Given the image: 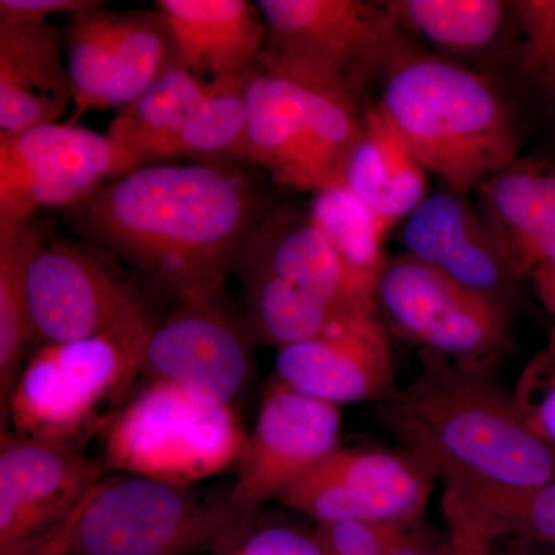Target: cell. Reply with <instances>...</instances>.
I'll list each match as a JSON object with an SVG mask.
<instances>
[{
	"mask_svg": "<svg viewBox=\"0 0 555 555\" xmlns=\"http://www.w3.org/2000/svg\"><path fill=\"white\" fill-rule=\"evenodd\" d=\"M246 141L243 160L268 170L273 181L292 189L309 124L305 83L255 65L244 82Z\"/></svg>",
	"mask_w": 555,
	"mask_h": 555,
	"instance_id": "21",
	"label": "cell"
},
{
	"mask_svg": "<svg viewBox=\"0 0 555 555\" xmlns=\"http://www.w3.org/2000/svg\"><path fill=\"white\" fill-rule=\"evenodd\" d=\"M177 65L203 82L238 79L257 65L264 49L266 25L248 0H158Z\"/></svg>",
	"mask_w": 555,
	"mask_h": 555,
	"instance_id": "18",
	"label": "cell"
},
{
	"mask_svg": "<svg viewBox=\"0 0 555 555\" xmlns=\"http://www.w3.org/2000/svg\"><path fill=\"white\" fill-rule=\"evenodd\" d=\"M418 377L387 401L404 448L443 481L444 509H465L555 480V448L532 429L492 367L420 352Z\"/></svg>",
	"mask_w": 555,
	"mask_h": 555,
	"instance_id": "2",
	"label": "cell"
},
{
	"mask_svg": "<svg viewBox=\"0 0 555 555\" xmlns=\"http://www.w3.org/2000/svg\"><path fill=\"white\" fill-rule=\"evenodd\" d=\"M218 555H324L315 532L291 526H272L251 532L235 546Z\"/></svg>",
	"mask_w": 555,
	"mask_h": 555,
	"instance_id": "34",
	"label": "cell"
},
{
	"mask_svg": "<svg viewBox=\"0 0 555 555\" xmlns=\"http://www.w3.org/2000/svg\"><path fill=\"white\" fill-rule=\"evenodd\" d=\"M385 326L420 352L494 367L513 350V309L408 254L387 257L375 287Z\"/></svg>",
	"mask_w": 555,
	"mask_h": 555,
	"instance_id": "8",
	"label": "cell"
},
{
	"mask_svg": "<svg viewBox=\"0 0 555 555\" xmlns=\"http://www.w3.org/2000/svg\"><path fill=\"white\" fill-rule=\"evenodd\" d=\"M379 555H455L449 535L438 534L422 521L412 526L396 545Z\"/></svg>",
	"mask_w": 555,
	"mask_h": 555,
	"instance_id": "36",
	"label": "cell"
},
{
	"mask_svg": "<svg viewBox=\"0 0 555 555\" xmlns=\"http://www.w3.org/2000/svg\"><path fill=\"white\" fill-rule=\"evenodd\" d=\"M437 476L411 449H337L278 499L281 505L337 521H418Z\"/></svg>",
	"mask_w": 555,
	"mask_h": 555,
	"instance_id": "11",
	"label": "cell"
},
{
	"mask_svg": "<svg viewBox=\"0 0 555 555\" xmlns=\"http://www.w3.org/2000/svg\"><path fill=\"white\" fill-rule=\"evenodd\" d=\"M418 521H337L318 524L313 532L324 555H379Z\"/></svg>",
	"mask_w": 555,
	"mask_h": 555,
	"instance_id": "33",
	"label": "cell"
},
{
	"mask_svg": "<svg viewBox=\"0 0 555 555\" xmlns=\"http://www.w3.org/2000/svg\"><path fill=\"white\" fill-rule=\"evenodd\" d=\"M243 262L283 278L345 315L377 310L375 292L353 275L309 215L278 208Z\"/></svg>",
	"mask_w": 555,
	"mask_h": 555,
	"instance_id": "20",
	"label": "cell"
},
{
	"mask_svg": "<svg viewBox=\"0 0 555 555\" xmlns=\"http://www.w3.org/2000/svg\"><path fill=\"white\" fill-rule=\"evenodd\" d=\"M382 86L383 118L440 182L476 192L520 158L513 107L488 76L411 43Z\"/></svg>",
	"mask_w": 555,
	"mask_h": 555,
	"instance_id": "3",
	"label": "cell"
},
{
	"mask_svg": "<svg viewBox=\"0 0 555 555\" xmlns=\"http://www.w3.org/2000/svg\"><path fill=\"white\" fill-rule=\"evenodd\" d=\"M278 210L228 160L152 164L69 208L78 240L177 298H224L248 248Z\"/></svg>",
	"mask_w": 555,
	"mask_h": 555,
	"instance_id": "1",
	"label": "cell"
},
{
	"mask_svg": "<svg viewBox=\"0 0 555 555\" xmlns=\"http://www.w3.org/2000/svg\"><path fill=\"white\" fill-rule=\"evenodd\" d=\"M94 491V489H93ZM86 496L78 509L72 514V517L68 518L67 524L61 526L53 535L47 540L43 545H40L38 550L33 551V553L28 555H73V545H75V532L76 526H78V521L80 516H82L83 509H86L87 503H89L91 494Z\"/></svg>",
	"mask_w": 555,
	"mask_h": 555,
	"instance_id": "37",
	"label": "cell"
},
{
	"mask_svg": "<svg viewBox=\"0 0 555 555\" xmlns=\"http://www.w3.org/2000/svg\"><path fill=\"white\" fill-rule=\"evenodd\" d=\"M491 555H555V547L503 542L492 547Z\"/></svg>",
	"mask_w": 555,
	"mask_h": 555,
	"instance_id": "38",
	"label": "cell"
},
{
	"mask_svg": "<svg viewBox=\"0 0 555 555\" xmlns=\"http://www.w3.org/2000/svg\"><path fill=\"white\" fill-rule=\"evenodd\" d=\"M251 343L246 321L229 312L224 298L179 301L153 327L144 375L232 404L250 379Z\"/></svg>",
	"mask_w": 555,
	"mask_h": 555,
	"instance_id": "14",
	"label": "cell"
},
{
	"mask_svg": "<svg viewBox=\"0 0 555 555\" xmlns=\"http://www.w3.org/2000/svg\"><path fill=\"white\" fill-rule=\"evenodd\" d=\"M339 436L338 406L302 396L273 379L248 437L229 505L244 516H254L259 506L280 499L299 478L334 454Z\"/></svg>",
	"mask_w": 555,
	"mask_h": 555,
	"instance_id": "13",
	"label": "cell"
},
{
	"mask_svg": "<svg viewBox=\"0 0 555 555\" xmlns=\"http://www.w3.org/2000/svg\"><path fill=\"white\" fill-rule=\"evenodd\" d=\"M301 83L309 93V124L292 189L315 193L345 185L347 163L369 104L343 91Z\"/></svg>",
	"mask_w": 555,
	"mask_h": 555,
	"instance_id": "27",
	"label": "cell"
},
{
	"mask_svg": "<svg viewBox=\"0 0 555 555\" xmlns=\"http://www.w3.org/2000/svg\"><path fill=\"white\" fill-rule=\"evenodd\" d=\"M208 89L210 82L173 65L138 100L119 109L107 137L122 150L133 170L171 159L178 138Z\"/></svg>",
	"mask_w": 555,
	"mask_h": 555,
	"instance_id": "23",
	"label": "cell"
},
{
	"mask_svg": "<svg viewBox=\"0 0 555 555\" xmlns=\"http://www.w3.org/2000/svg\"><path fill=\"white\" fill-rule=\"evenodd\" d=\"M49 235L36 218L0 225V401L9 411L14 387L24 371L28 346L36 341L28 309V272L36 251Z\"/></svg>",
	"mask_w": 555,
	"mask_h": 555,
	"instance_id": "26",
	"label": "cell"
},
{
	"mask_svg": "<svg viewBox=\"0 0 555 555\" xmlns=\"http://www.w3.org/2000/svg\"><path fill=\"white\" fill-rule=\"evenodd\" d=\"M248 434L232 404L150 382L105 429V469L189 486L240 467Z\"/></svg>",
	"mask_w": 555,
	"mask_h": 555,
	"instance_id": "6",
	"label": "cell"
},
{
	"mask_svg": "<svg viewBox=\"0 0 555 555\" xmlns=\"http://www.w3.org/2000/svg\"><path fill=\"white\" fill-rule=\"evenodd\" d=\"M73 104L60 31L49 21H0V131L56 124Z\"/></svg>",
	"mask_w": 555,
	"mask_h": 555,
	"instance_id": "19",
	"label": "cell"
},
{
	"mask_svg": "<svg viewBox=\"0 0 555 555\" xmlns=\"http://www.w3.org/2000/svg\"><path fill=\"white\" fill-rule=\"evenodd\" d=\"M251 517L189 488L129 476L94 488L75 532L73 555L221 554L247 535Z\"/></svg>",
	"mask_w": 555,
	"mask_h": 555,
	"instance_id": "7",
	"label": "cell"
},
{
	"mask_svg": "<svg viewBox=\"0 0 555 555\" xmlns=\"http://www.w3.org/2000/svg\"><path fill=\"white\" fill-rule=\"evenodd\" d=\"M133 171L107 137L76 124L0 131V225L36 218L42 208H73L101 185Z\"/></svg>",
	"mask_w": 555,
	"mask_h": 555,
	"instance_id": "9",
	"label": "cell"
},
{
	"mask_svg": "<svg viewBox=\"0 0 555 555\" xmlns=\"http://www.w3.org/2000/svg\"><path fill=\"white\" fill-rule=\"evenodd\" d=\"M514 397L532 429L555 448V321L545 347L525 364Z\"/></svg>",
	"mask_w": 555,
	"mask_h": 555,
	"instance_id": "32",
	"label": "cell"
},
{
	"mask_svg": "<svg viewBox=\"0 0 555 555\" xmlns=\"http://www.w3.org/2000/svg\"><path fill=\"white\" fill-rule=\"evenodd\" d=\"M476 193L518 283L555 321V163L518 158Z\"/></svg>",
	"mask_w": 555,
	"mask_h": 555,
	"instance_id": "17",
	"label": "cell"
},
{
	"mask_svg": "<svg viewBox=\"0 0 555 555\" xmlns=\"http://www.w3.org/2000/svg\"><path fill=\"white\" fill-rule=\"evenodd\" d=\"M312 195L309 218L323 230L353 275L375 292L389 257L385 251L389 228L346 185L318 190Z\"/></svg>",
	"mask_w": 555,
	"mask_h": 555,
	"instance_id": "29",
	"label": "cell"
},
{
	"mask_svg": "<svg viewBox=\"0 0 555 555\" xmlns=\"http://www.w3.org/2000/svg\"><path fill=\"white\" fill-rule=\"evenodd\" d=\"M469 193L440 182L397 230L411 255L456 283L514 309L521 286Z\"/></svg>",
	"mask_w": 555,
	"mask_h": 555,
	"instance_id": "16",
	"label": "cell"
},
{
	"mask_svg": "<svg viewBox=\"0 0 555 555\" xmlns=\"http://www.w3.org/2000/svg\"><path fill=\"white\" fill-rule=\"evenodd\" d=\"M275 382L326 403L393 400L400 392L378 310L356 313L323 334L278 350Z\"/></svg>",
	"mask_w": 555,
	"mask_h": 555,
	"instance_id": "15",
	"label": "cell"
},
{
	"mask_svg": "<svg viewBox=\"0 0 555 555\" xmlns=\"http://www.w3.org/2000/svg\"><path fill=\"white\" fill-rule=\"evenodd\" d=\"M105 470L79 449L2 434L0 555H28L43 545Z\"/></svg>",
	"mask_w": 555,
	"mask_h": 555,
	"instance_id": "12",
	"label": "cell"
},
{
	"mask_svg": "<svg viewBox=\"0 0 555 555\" xmlns=\"http://www.w3.org/2000/svg\"><path fill=\"white\" fill-rule=\"evenodd\" d=\"M345 185L389 228H398L430 193L429 171L418 163L375 104L350 153Z\"/></svg>",
	"mask_w": 555,
	"mask_h": 555,
	"instance_id": "22",
	"label": "cell"
},
{
	"mask_svg": "<svg viewBox=\"0 0 555 555\" xmlns=\"http://www.w3.org/2000/svg\"><path fill=\"white\" fill-rule=\"evenodd\" d=\"M257 5L266 25L258 65L363 102L414 43L389 2L259 0Z\"/></svg>",
	"mask_w": 555,
	"mask_h": 555,
	"instance_id": "5",
	"label": "cell"
},
{
	"mask_svg": "<svg viewBox=\"0 0 555 555\" xmlns=\"http://www.w3.org/2000/svg\"><path fill=\"white\" fill-rule=\"evenodd\" d=\"M104 3L96 0H2L0 21L43 22L51 14L72 13L75 16Z\"/></svg>",
	"mask_w": 555,
	"mask_h": 555,
	"instance_id": "35",
	"label": "cell"
},
{
	"mask_svg": "<svg viewBox=\"0 0 555 555\" xmlns=\"http://www.w3.org/2000/svg\"><path fill=\"white\" fill-rule=\"evenodd\" d=\"M389 5L409 39L425 40L447 60L483 56L509 40L511 2L390 0Z\"/></svg>",
	"mask_w": 555,
	"mask_h": 555,
	"instance_id": "24",
	"label": "cell"
},
{
	"mask_svg": "<svg viewBox=\"0 0 555 555\" xmlns=\"http://www.w3.org/2000/svg\"><path fill=\"white\" fill-rule=\"evenodd\" d=\"M506 51L518 79L555 116V0L511 2Z\"/></svg>",
	"mask_w": 555,
	"mask_h": 555,
	"instance_id": "31",
	"label": "cell"
},
{
	"mask_svg": "<svg viewBox=\"0 0 555 555\" xmlns=\"http://www.w3.org/2000/svg\"><path fill=\"white\" fill-rule=\"evenodd\" d=\"M444 516L455 555H491L503 542L555 547V480Z\"/></svg>",
	"mask_w": 555,
	"mask_h": 555,
	"instance_id": "25",
	"label": "cell"
},
{
	"mask_svg": "<svg viewBox=\"0 0 555 555\" xmlns=\"http://www.w3.org/2000/svg\"><path fill=\"white\" fill-rule=\"evenodd\" d=\"M173 65V36L159 13H119L102 109L127 107Z\"/></svg>",
	"mask_w": 555,
	"mask_h": 555,
	"instance_id": "28",
	"label": "cell"
},
{
	"mask_svg": "<svg viewBox=\"0 0 555 555\" xmlns=\"http://www.w3.org/2000/svg\"><path fill=\"white\" fill-rule=\"evenodd\" d=\"M105 5L75 14L69 22L65 49L75 107L69 124L78 122L86 113L102 109L119 21V11Z\"/></svg>",
	"mask_w": 555,
	"mask_h": 555,
	"instance_id": "30",
	"label": "cell"
},
{
	"mask_svg": "<svg viewBox=\"0 0 555 555\" xmlns=\"http://www.w3.org/2000/svg\"><path fill=\"white\" fill-rule=\"evenodd\" d=\"M145 308L119 262L83 241L47 235L33 258L28 309L36 341L96 337Z\"/></svg>",
	"mask_w": 555,
	"mask_h": 555,
	"instance_id": "10",
	"label": "cell"
},
{
	"mask_svg": "<svg viewBox=\"0 0 555 555\" xmlns=\"http://www.w3.org/2000/svg\"><path fill=\"white\" fill-rule=\"evenodd\" d=\"M156 323L145 308L96 337L40 347L7 411L16 436L79 449L94 430L107 429L113 409L144 374Z\"/></svg>",
	"mask_w": 555,
	"mask_h": 555,
	"instance_id": "4",
	"label": "cell"
}]
</instances>
